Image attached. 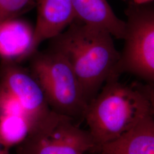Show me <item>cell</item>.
<instances>
[{"label": "cell", "instance_id": "6da1fadb", "mask_svg": "<svg viewBox=\"0 0 154 154\" xmlns=\"http://www.w3.org/2000/svg\"><path fill=\"white\" fill-rule=\"evenodd\" d=\"M113 37L103 29L75 20L53 39V49L63 55L75 72L88 103L105 83L119 77V53Z\"/></svg>", "mask_w": 154, "mask_h": 154}, {"label": "cell", "instance_id": "7a4b0ae2", "mask_svg": "<svg viewBox=\"0 0 154 154\" xmlns=\"http://www.w3.org/2000/svg\"><path fill=\"white\" fill-rule=\"evenodd\" d=\"M151 114L144 86L128 85L114 77L88 103L83 118L99 151L102 146L121 138Z\"/></svg>", "mask_w": 154, "mask_h": 154}, {"label": "cell", "instance_id": "3957f363", "mask_svg": "<svg viewBox=\"0 0 154 154\" xmlns=\"http://www.w3.org/2000/svg\"><path fill=\"white\" fill-rule=\"evenodd\" d=\"M32 56L30 72L40 85L51 109L72 119L83 118L88 103L66 58L53 49L37 51Z\"/></svg>", "mask_w": 154, "mask_h": 154}, {"label": "cell", "instance_id": "277c9868", "mask_svg": "<svg viewBox=\"0 0 154 154\" xmlns=\"http://www.w3.org/2000/svg\"><path fill=\"white\" fill-rule=\"evenodd\" d=\"M72 119L51 110L30 128L28 136L18 149L25 154H86L98 151L88 131Z\"/></svg>", "mask_w": 154, "mask_h": 154}, {"label": "cell", "instance_id": "5b68a950", "mask_svg": "<svg viewBox=\"0 0 154 154\" xmlns=\"http://www.w3.org/2000/svg\"><path fill=\"white\" fill-rule=\"evenodd\" d=\"M126 23L117 74L129 72L154 85V11L132 8Z\"/></svg>", "mask_w": 154, "mask_h": 154}, {"label": "cell", "instance_id": "8992f818", "mask_svg": "<svg viewBox=\"0 0 154 154\" xmlns=\"http://www.w3.org/2000/svg\"><path fill=\"white\" fill-rule=\"evenodd\" d=\"M0 88L18 102L27 118L30 128L52 110L36 79L15 61L2 60Z\"/></svg>", "mask_w": 154, "mask_h": 154}, {"label": "cell", "instance_id": "52a82bcc", "mask_svg": "<svg viewBox=\"0 0 154 154\" xmlns=\"http://www.w3.org/2000/svg\"><path fill=\"white\" fill-rule=\"evenodd\" d=\"M75 20L72 0H38L30 57L43 42L55 38Z\"/></svg>", "mask_w": 154, "mask_h": 154}, {"label": "cell", "instance_id": "ba28073f", "mask_svg": "<svg viewBox=\"0 0 154 154\" xmlns=\"http://www.w3.org/2000/svg\"><path fill=\"white\" fill-rule=\"evenodd\" d=\"M76 20L103 29L114 37L123 39L126 21L117 16L107 0H72Z\"/></svg>", "mask_w": 154, "mask_h": 154}, {"label": "cell", "instance_id": "9c48e42d", "mask_svg": "<svg viewBox=\"0 0 154 154\" xmlns=\"http://www.w3.org/2000/svg\"><path fill=\"white\" fill-rule=\"evenodd\" d=\"M34 28L17 18L0 24V57L16 61L30 57Z\"/></svg>", "mask_w": 154, "mask_h": 154}, {"label": "cell", "instance_id": "30bf717a", "mask_svg": "<svg viewBox=\"0 0 154 154\" xmlns=\"http://www.w3.org/2000/svg\"><path fill=\"white\" fill-rule=\"evenodd\" d=\"M109 154H154V119L147 116L121 138L102 146Z\"/></svg>", "mask_w": 154, "mask_h": 154}, {"label": "cell", "instance_id": "8fae6325", "mask_svg": "<svg viewBox=\"0 0 154 154\" xmlns=\"http://www.w3.org/2000/svg\"><path fill=\"white\" fill-rule=\"evenodd\" d=\"M30 126L23 113H0V144L8 149L20 144L28 136Z\"/></svg>", "mask_w": 154, "mask_h": 154}, {"label": "cell", "instance_id": "7c38bea8", "mask_svg": "<svg viewBox=\"0 0 154 154\" xmlns=\"http://www.w3.org/2000/svg\"><path fill=\"white\" fill-rule=\"evenodd\" d=\"M32 0H0V24L16 18L25 11Z\"/></svg>", "mask_w": 154, "mask_h": 154}, {"label": "cell", "instance_id": "4fadbf2b", "mask_svg": "<svg viewBox=\"0 0 154 154\" xmlns=\"http://www.w3.org/2000/svg\"><path fill=\"white\" fill-rule=\"evenodd\" d=\"M145 90L148 94L149 101L151 106V110H152V115L154 119V85H144Z\"/></svg>", "mask_w": 154, "mask_h": 154}, {"label": "cell", "instance_id": "5bb4252c", "mask_svg": "<svg viewBox=\"0 0 154 154\" xmlns=\"http://www.w3.org/2000/svg\"><path fill=\"white\" fill-rule=\"evenodd\" d=\"M134 1V2L136 4H138V5H140V4H142L144 3H146V2H147L151 0H133Z\"/></svg>", "mask_w": 154, "mask_h": 154}, {"label": "cell", "instance_id": "9a60e30c", "mask_svg": "<svg viewBox=\"0 0 154 154\" xmlns=\"http://www.w3.org/2000/svg\"><path fill=\"white\" fill-rule=\"evenodd\" d=\"M1 146H2V145L0 144V154H9L8 149H2L1 147Z\"/></svg>", "mask_w": 154, "mask_h": 154}, {"label": "cell", "instance_id": "2e32d148", "mask_svg": "<svg viewBox=\"0 0 154 154\" xmlns=\"http://www.w3.org/2000/svg\"><path fill=\"white\" fill-rule=\"evenodd\" d=\"M17 154H24L23 152H22L21 151H20V150H19V149H18L17 150Z\"/></svg>", "mask_w": 154, "mask_h": 154}, {"label": "cell", "instance_id": "e0dca14e", "mask_svg": "<svg viewBox=\"0 0 154 154\" xmlns=\"http://www.w3.org/2000/svg\"><path fill=\"white\" fill-rule=\"evenodd\" d=\"M99 154H109L106 153L105 152H103V151H99Z\"/></svg>", "mask_w": 154, "mask_h": 154}]
</instances>
